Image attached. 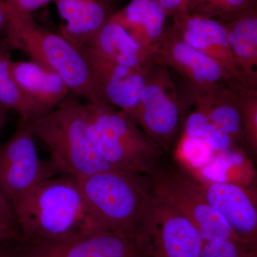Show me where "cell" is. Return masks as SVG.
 <instances>
[{"label":"cell","instance_id":"25","mask_svg":"<svg viewBox=\"0 0 257 257\" xmlns=\"http://www.w3.org/2000/svg\"><path fill=\"white\" fill-rule=\"evenodd\" d=\"M55 0H5L8 11L21 15H31L33 12L40 9Z\"/></svg>","mask_w":257,"mask_h":257},{"label":"cell","instance_id":"2","mask_svg":"<svg viewBox=\"0 0 257 257\" xmlns=\"http://www.w3.org/2000/svg\"><path fill=\"white\" fill-rule=\"evenodd\" d=\"M5 40L11 50L25 52L30 60L58 74L72 95L82 98L86 103H104L85 57L63 35L42 28L31 15L8 11Z\"/></svg>","mask_w":257,"mask_h":257},{"label":"cell","instance_id":"13","mask_svg":"<svg viewBox=\"0 0 257 257\" xmlns=\"http://www.w3.org/2000/svg\"><path fill=\"white\" fill-rule=\"evenodd\" d=\"M208 203L244 243L256 244V200L247 189L226 182L197 181Z\"/></svg>","mask_w":257,"mask_h":257},{"label":"cell","instance_id":"16","mask_svg":"<svg viewBox=\"0 0 257 257\" xmlns=\"http://www.w3.org/2000/svg\"><path fill=\"white\" fill-rule=\"evenodd\" d=\"M11 72L39 117L54 110L71 94L58 74L34 61H12Z\"/></svg>","mask_w":257,"mask_h":257},{"label":"cell","instance_id":"11","mask_svg":"<svg viewBox=\"0 0 257 257\" xmlns=\"http://www.w3.org/2000/svg\"><path fill=\"white\" fill-rule=\"evenodd\" d=\"M153 57L179 72L189 87L197 90H208L226 83H236L220 64L189 46L170 29L166 30Z\"/></svg>","mask_w":257,"mask_h":257},{"label":"cell","instance_id":"27","mask_svg":"<svg viewBox=\"0 0 257 257\" xmlns=\"http://www.w3.org/2000/svg\"><path fill=\"white\" fill-rule=\"evenodd\" d=\"M165 10L167 16H177L187 13L191 0H157Z\"/></svg>","mask_w":257,"mask_h":257},{"label":"cell","instance_id":"10","mask_svg":"<svg viewBox=\"0 0 257 257\" xmlns=\"http://www.w3.org/2000/svg\"><path fill=\"white\" fill-rule=\"evenodd\" d=\"M15 257H147L138 234L96 229L48 242H21Z\"/></svg>","mask_w":257,"mask_h":257},{"label":"cell","instance_id":"22","mask_svg":"<svg viewBox=\"0 0 257 257\" xmlns=\"http://www.w3.org/2000/svg\"><path fill=\"white\" fill-rule=\"evenodd\" d=\"M183 122V135L202 140L212 152L223 153L236 149V144L233 139L197 109H194Z\"/></svg>","mask_w":257,"mask_h":257},{"label":"cell","instance_id":"9","mask_svg":"<svg viewBox=\"0 0 257 257\" xmlns=\"http://www.w3.org/2000/svg\"><path fill=\"white\" fill-rule=\"evenodd\" d=\"M30 121L20 119L14 133L0 145V189L10 207L43 181L57 175L50 161L37 153Z\"/></svg>","mask_w":257,"mask_h":257},{"label":"cell","instance_id":"7","mask_svg":"<svg viewBox=\"0 0 257 257\" xmlns=\"http://www.w3.org/2000/svg\"><path fill=\"white\" fill-rule=\"evenodd\" d=\"M147 177L152 194L190 221L204 242L216 240L242 241L208 203L197 181L174 169L160 166Z\"/></svg>","mask_w":257,"mask_h":257},{"label":"cell","instance_id":"3","mask_svg":"<svg viewBox=\"0 0 257 257\" xmlns=\"http://www.w3.org/2000/svg\"><path fill=\"white\" fill-rule=\"evenodd\" d=\"M35 138L46 146L58 175L84 177L111 168L89 132L85 103L69 94L54 110L31 121Z\"/></svg>","mask_w":257,"mask_h":257},{"label":"cell","instance_id":"20","mask_svg":"<svg viewBox=\"0 0 257 257\" xmlns=\"http://www.w3.org/2000/svg\"><path fill=\"white\" fill-rule=\"evenodd\" d=\"M11 49L0 39V104L16 111L20 119L32 121L39 118L37 111L24 97L11 72Z\"/></svg>","mask_w":257,"mask_h":257},{"label":"cell","instance_id":"12","mask_svg":"<svg viewBox=\"0 0 257 257\" xmlns=\"http://www.w3.org/2000/svg\"><path fill=\"white\" fill-rule=\"evenodd\" d=\"M170 30L189 46L220 64L235 82L249 87L235 60L221 22L184 13L174 17L173 25Z\"/></svg>","mask_w":257,"mask_h":257},{"label":"cell","instance_id":"26","mask_svg":"<svg viewBox=\"0 0 257 257\" xmlns=\"http://www.w3.org/2000/svg\"><path fill=\"white\" fill-rule=\"evenodd\" d=\"M0 226L21 234L12 208L2 192L1 189H0Z\"/></svg>","mask_w":257,"mask_h":257},{"label":"cell","instance_id":"32","mask_svg":"<svg viewBox=\"0 0 257 257\" xmlns=\"http://www.w3.org/2000/svg\"><path fill=\"white\" fill-rule=\"evenodd\" d=\"M147 257H150V256H147Z\"/></svg>","mask_w":257,"mask_h":257},{"label":"cell","instance_id":"19","mask_svg":"<svg viewBox=\"0 0 257 257\" xmlns=\"http://www.w3.org/2000/svg\"><path fill=\"white\" fill-rule=\"evenodd\" d=\"M240 72L249 87L257 89V13L251 8L221 22Z\"/></svg>","mask_w":257,"mask_h":257},{"label":"cell","instance_id":"18","mask_svg":"<svg viewBox=\"0 0 257 257\" xmlns=\"http://www.w3.org/2000/svg\"><path fill=\"white\" fill-rule=\"evenodd\" d=\"M113 63L144 68L152 57L147 54L119 24L109 18L84 46L78 47Z\"/></svg>","mask_w":257,"mask_h":257},{"label":"cell","instance_id":"29","mask_svg":"<svg viewBox=\"0 0 257 257\" xmlns=\"http://www.w3.org/2000/svg\"><path fill=\"white\" fill-rule=\"evenodd\" d=\"M8 241L24 242L25 239L21 234L0 226V243L8 242Z\"/></svg>","mask_w":257,"mask_h":257},{"label":"cell","instance_id":"4","mask_svg":"<svg viewBox=\"0 0 257 257\" xmlns=\"http://www.w3.org/2000/svg\"><path fill=\"white\" fill-rule=\"evenodd\" d=\"M77 179L88 209L99 229L138 234L152 196L147 176L109 168Z\"/></svg>","mask_w":257,"mask_h":257},{"label":"cell","instance_id":"23","mask_svg":"<svg viewBox=\"0 0 257 257\" xmlns=\"http://www.w3.org/2000/svg\"><path fill=\"white\" fill-rule=\"evenodd\" d=\"M243 143L253 153L257 150V89L238 84Z\"/></svg>","mask_w":257,"mask_h":257},{"label":"cell","instance_id":"21","mask_svg":"<svg viewBox=\"0 0 257 257\" xmlns=\"http://www.w3.org/2000/svg\"><path fill=\"white\" fill-rule=\"evenodd\" d=\"M55 3L65 25L74 30L92 31L105 21L106 10L99 0H55Z\"/></svg>","mask_w":257,"mask_h":257},{"label":"cell","instance_id":"14","mask_svg":"<svg viewBox=\"0 0 257 257\" xmlns=\"http://www.w3.org/2000/svg\"><path fill=\"white\" fill-rule=\"evenodd\" d=\"M79 49L95 76L104 103L118 108L133 119L145 85V67L134 68L113 63Z\"/></svg>","mask_w":257,"mask_h":257},{"label":"cell","instance_id":"15","mask_svg":"<svg viewBox=\"0 0 257 257\" xmlns=\"http://www.w3.org/2000/svg\"><path fill=\"white\" fill-rule=\"evenodd\" d=\"M237 85L234 82L226 83L204 91L188 86L182 94L187 107L193 105L194 109L205 114L211 122L231 137L236 145L243 143Z\"/></svg>","mask_w":257,"mask_h":257},{"label":"cell","instance_id":"17","mask_svg":"<svg viewBox=\"0 0 257 257\" xmlns=\"http://www.w3.org/2000/svg\"><path fill=\"white\" fill-rule=\"evenodd\" d=\"M167 17L157 0H131L124 8L108 18L119 24L152 57L165 36Z\"/></svg>","mask_w":257,"mask_h":257},{"label":"cell","instance_id":"8","mask_svg":"<svg viewBox=\"0 0 257 257\" xmlns=\"http://www.w3.org/2000/svg\"><path fill=\"white\" fill-rule=\"evenodd\" d=\"M138 237L150 257H201L204 242L190 221L152 192Z\"/></svg>","mask_w":257,"mask_h":257},{"label":"cell","instance_id":"1","mask_svg":"<svg viewBox=\"0 0 257 257\" xmlns=\"http://www.w3.org/2000/svg\"><path fill=\"white\" fill-rule=\"evenodd\" d=\"M11 208L24 242L60 241L100 229L74 176L43 181Z\"/></svg>","mask_w":257,"mask_h":257},{"label":"cell","instance_id":"6","mask_svg":"<svg viewBox=\"0 0 257 257\" xmlns=\"http://www.w3.org/2000/svg\"><path fill=\"white\" fill-rule=\"evenodd\" d=\"M145 85L133 120L157 146L168 150L184 121L185 104L169 68L155 57L145 67Z\"/></svg>","mask_w":257,"mask_h":257},{"label":"cell","instance_id":"5","mask_svg":"<svg viewBox=\"0 0 257 257\" xmlns=\"http://www.w3.org/2000/svg\"><path fill=\"white\" fill-rule=\"evenodd\" d=\"M85 106L93 143L111 168L149 175L159 167L162 150L128 114L104 103Z\"/></svg>","mask_w":257,"mask_h":257},{"label":"cell","instance_id":"28","mask_svg":"<svg viewBox=\"0 0 257 257\" xmlns=\"http://www.w3.org/2000/svg\"><path fill=\"white\" fill-rule=\"evenodd\" d=\"M8 25V6L5 0H0V39H5Z\"/></svg>","mask_w":257,"mask_h":257},{"label":"cell","instance_id":"30","mask_svg":"<svg viewBox=\"0 0 257 257\" xmlns=\"http://www.w3.org/2000/svg\"><path fill=\"white\" fill-rule=\"evenodd\" d=\"M8 112V109L4 106L0 104V134H1L2 130L4 126L5 121H6Z\"/></svg>","mask_w":257,"mask_h":257},{"label":"cell","instance_id":"31","mask_svg":"<svg viewBox=\"0 0 257 257\" xmlns=\"http://www.w3.org/2000/svg\"><path fill=\"white\" fill-rule=\"evenodd\" d=\"M0 257H15L14 253L8 252L4 250H0Z\"/></svg>","mask_w":257,"mask_h":257},{"label":"cell","instance_id":"24","mask_svg":"<svg viewBox=\"0 0 257 257\" xmlns=\"http://www.w3.org/2000/svg\"><path fill=\"white\" fill-rule=\"evenodd\" d=\"M201 257H257L256 245L236 240L204 242Z\"/></svg>","mask_w":257,"mask_h":257}]
</instances>
